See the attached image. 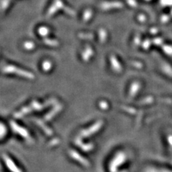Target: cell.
I'll return each instance as SVG.
<instances>
[{"instance_id":"4","label":"cell","mask_w":172,"mask_h":172,"mask_svg":"<svg viewBox=\"0 0 172 172\" xmlns=\"http://www.w3.org/2000/svg\"><path fill=\"white\" fill-rule=\"evenodd\" d=\"M6 133H7V129H5V127L2 124L0 123V139L4 138L5 136Z\"/></svg>"},{"instance_id":"5","label":"cell","mask_w":172,"mask_h":172,"mask_svg":"<svg viewBox=\"0 0 172 172\" xmlns=\"http://www.w3.org/2000/svg\"><path fill=\"white\" fill-rule=\"evenodd\" d=\"M34 47H35L34 44L32 43H30V42H29V43H26L25 44H24V47L27 49H32V48H33Z\"/></svg>"},{"instance_id":"6","label":"cell","mask_w":172,"mask_h":172,"mask_svg":"<svg viewBox=\"0 0 172 172\" xmlns=\"http://www.w3.org/2000/svg\"><path fill=\"white\" fill-rule=\"evenodd\" d=\"M45 33H47V28L45 29V28H41L40 30V33H41L42 34V35H45Z\"/></svg>"},{"instance_id":"3","label":"cell","mask_w":172,"mask_h":172,"mask_svg":"<svg viewBox=\"0 0 172 172\" xmlns=\"http://www.w3.org/2000/svg\"><path fill=\"white\" fill-rule=\"evenodd\" d=\"M3 159H4V162H5L6 165L7 166L9 169L12 172H22L21 170L15 165L12 160L9 158V156H7V155L4 154L3 155Z\"/></svg>"},{"instance_id":"1","label":"cell","mask_w":172,"mask_h":172,"mask_svg":"<svg viewBox=\"0 0 172 172\" xmlns=\"http://www.w3.org/2000/svg\"><path fill=\"white\" fill-rule=\"evenodd\" d=\"M3 71L4 72H14V73H17V75H21L22 77H25L27 78H33L34 76L30 72H27V71L22 70L19 69V68H15V67L12 66V65H9V66L5 67L3 69Z\"/></svg>"},{"instance_id":"2","label":"cell","mask_w":172,"mask_h":172,"mask_svg":"<svg viewBox=\"0 0 172 172\" xmlns=\"http://www.w3.org/2000/svg\"><path fill=\"white\" fill-rule=\"evenodd\" d=\"M11 126H12V128L13 130H14L16 133L20 134L21 136H22L23 138L27 139L28 141H30L31 138H30V134H29V133L27 132V130L24 129V128L20 127L19 125H17V123H14V122H11Z\"/></svg>"}]
</instances>
